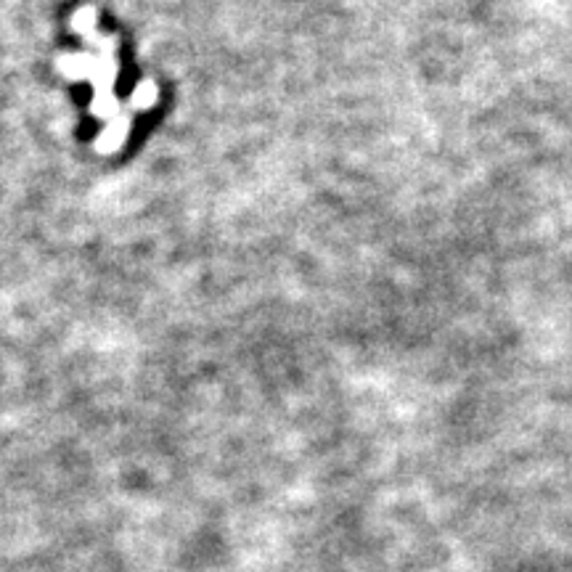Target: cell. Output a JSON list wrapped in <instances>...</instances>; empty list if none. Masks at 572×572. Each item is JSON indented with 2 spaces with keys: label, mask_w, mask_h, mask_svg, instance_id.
<instances>
[{
  "label": "cell",
  "mask_w": 572,
  "mask_h": 572,
  "mask_svg": "<svg viewBox=\"0 0 572 572\" xmlns=\"http://www.w3.org/2000/svg\"><path fill=\"white\" fill-rule=\"evenodd\" d=\"M75 30L83 35L85 43H91L96 53L83 56H64L59 59V69L72 80H91L93 83V114L104 122V133L98 136L96 149L101 154H114L130 136V112L114 96V80H117V59H114V40L98 35L91 11L77 14Z\"/></svg>",
  "instance_id": "6da1fadb"
}]
</instances>
